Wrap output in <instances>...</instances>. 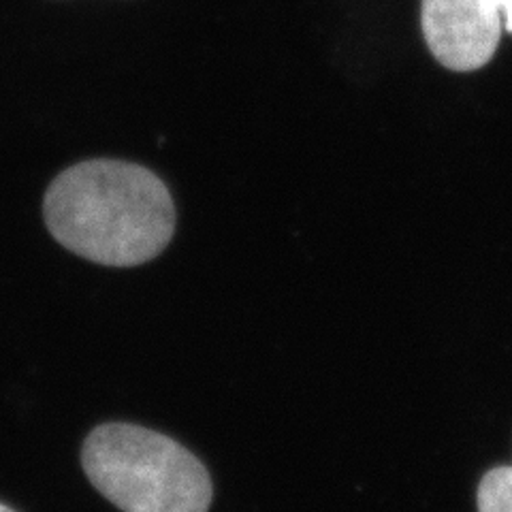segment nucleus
Returning a JSON list of instances; mask_svg holds the SVG:
<instances>
[{
    "label": "nucleus",
    "mask_w": 512,
    "mask_h": 512,
    "mask_svg": "<svg viewBox=\"0 0 512 512\" xmlns=\"http://www.w3.org/2000/svg\"><path fill=\"white\" fill-rule=\"evenodd\" d=\"M43 220L56 242L82 259L137 267L171 244L178 216L167 184L148 167L90 158L52 180Z\"/></svg>",
    "instance_id": "obj_1"
},
{
    "label": "nucleus",
    "mask_w": 512,
    "mask_h": 512,
    "mask_svg": "<svg viewBox=\"0 0 512 512\" xmlns=\"http://www.w3.org/2000/svg\"><path fill=\"white\" fill-rule=\"evenodd\" d=\"M82 468L94 489L122 512H207L214 485L186 446L133 423L92 429Z\"/></svg>",
    "instance_id": "obj_2"
},
{
    "label": "nucleus",
    "mask_w": 512,
    "mask_h": 512,
    "mask_svg": "<svg viewBox=\"0 0 512 512\" xmlns=\"http://www.w3.org/2000/svg\"><path fill=\"white\" fill-rule=\"evenodd\" d=\"M421 22L431 54L446 69H480L498 50L502 15L485 0H423Z\"/></svg>",
    "instance_id": "obj_3"
},
{
    "label": "nucleus",
    "mask_w": 512,
    "mask_h": 512,
    "mask_svg": "<svg viewBox=\"0 0 512 512\" xmlns=\"http://www.w3.org/2000/svg\"><path fill=\"white\" fill-rule=\"evenodd\" d=\"M478 512H512V468H495L483 478Z\"/></svg>",
    "instance_id": "obj_4"
},
{
    "label": "nucleus",
    "mask_w": 512,
    "mask_h": 512,
    "mask_svg": "<svg viewBox=\"0 0 512 512\" xmlns=\"http://www.w3.org/2000/svg\"><path fill=\"white\" fill-rule=\"evenodd\" d=\"M487 7L498 11L500 15L504 13V24H506V30L512 32V0H485Z\"/></svg>",
    "instance_id": "obj_5"
},
{
    "label": "nucleus",
    "mask_w": 512,
    "mask_h": 512,
    "mask_svg": "<svg viewBox=\"0 0 512 512\" xmlns=\"http://www.w3.org/2000/svg\"><path fill=\"white\" fill-rule=\"evenodd\" d=\"M0 512H15V510L9 508V506H5V504H0Z\"/></svg>",
    "instance_id": "obj_6"
}]
</instances>
